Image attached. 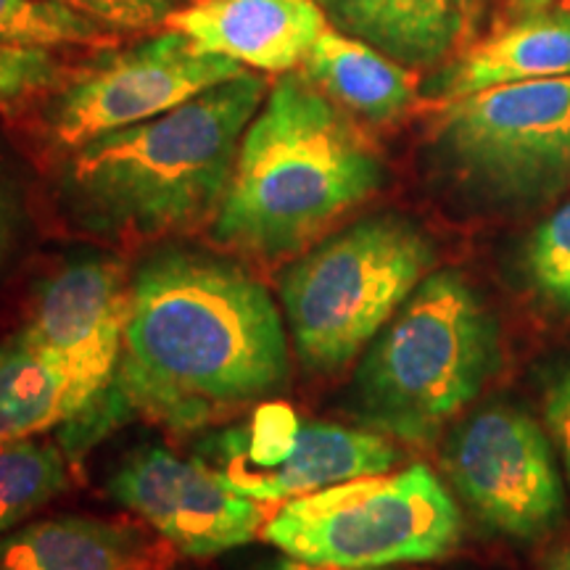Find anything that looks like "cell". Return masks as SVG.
Segmentation results:
<instances>
[{
    "label": "cell",
    "instance_id": "cell-12",
    "mask_svg": "<svg viewBox=\"0 0 570 570\" xmlns=\"http://www.w3.org/2000/svg\"><path fill=\"white\" fill-rule=\"evenodd\" d=\"M109 494L188 558L244 547L265 525L262 502L227 487L202 460H183L167 446H140L125 458L109 479Z\"/></svg>",
    "mask_w": 570,
    "mask_h": 570
},
{
    "label": "cell",
    "instance_id": "cell-14",
    "mask_svg": "<svg viewBox=\"0 0 570 570\" xmlns=\"http://www.w3.org/2000/svg\"><path fill=\"white\" fill-rule=\"evenodd\" d=\"M177 552L151 525L61 515L0 539V570H173Z\"/></svg>",
    "mask_w": 570,
    "mask_h": 570
},
{
    "label": "cell",
    "instance_id": "cell-5",
    "mask_svg": "<svg viewBox=\"0 0 570 570\" xmlns=\"http://www.w3.org/2000/svg\"><path fill=\"white\" fill-rule=\"evenodd\" d=\"M431 238L402 214L360 219L285 267L283 315L309 373L344 370L431 273Z\"/></svg>",
    "mask_w": 570,
    "mask_h": 570
},
{
    "label": "cell",
    "instance_id": "cell-1",
    "mask_svg": "<svg viewBox=\"0 0 570 570\" xmlns=\"http://www.w3.org/2000/svg\"><path fill=\"white\" fill-rule=\"evenodd\" d=\"M288 377V336L265 285L225 256L159 248L130 277L111 389L61 428V446L77 458L130 417L194 431L281 394Z\"/></svg>",
    "mask_w": 570,
    "mask_h": 570
},
{
    "label": "cell",
    "instance_id": "cell-21",
    "mask_svg": "<svg viewBox=\"0 0 570 570\" xmlns=\"http://www.w3.org/2000/svg\"><path fill=\"white\" fill-rule=\"evenodd\" d=\"M525 273L541 302L570 312V202L533 230L525 248Z\"/></svg>",
    "mask_w": 570,
    "mask_h": 570
},
{
    "label": "cell",
    "instance_id": "cell-18",
    "mask_svg": "<svg viewBox=\"0 0 570 570\" xmlns=\"http://www.w3.org/2000/svg\"><path fill=\"white\" fill-rule=\"evenodd\" d=\"M69 417L67 381L24 331L0 344V446L32 439Z\"/></svg>",
    "mask_w": 570,
    "mask_h": 570
},
{
    "label": "cell",
    "instance_id": "cell-27",
    "mask_svg": "<svg viewBox=\"0 0 570 570\" xmlns=\"http://www.w3.org/2000/svg\"><path fill=\"white\" fill-rule=\"evenodd\" d=\"M552 0H508V9L512 17H531V13H539V11H547V6H550Z\"/></svg>",
    "mask_w": 570,
    "mask_h": 570
},
{
    "label": "cell",
    "instance_id": "cell-3",
    "mask_svg": "<svg viewBox=\"0 0 570 570\" xmlns=\"http://www.w3.org/2000/svg\"><path fill=\"white\" fill-rule=\"evenodd\" d=\"M381 183V159L338 104L285 71L240 140L212 235L230 252L281 259Z\"/></svg>",
    "mask_w": 570,
    "mask_h": 570
},
{
    "label": "cell",
    "instance_id": "cell-13",
    "mask_svg": "<svg viewBox=\"0 0 570 570\" xmlns=\"http://www.w3.org/2000/svg\"><path fill=\"white\" fill-rule=\"evenodd\" d=\"M167 27L188 35L202 51L285 75L302 67L327 21L317 0H196L175 11Z\"/></svg>",
    "mask_w": 570,
    "mask_h": 570
},
{
    "label": "cell",
    "instance_id": "cell-16",
    "mask_svg": "<svg viewBox=\"0 0 570 570\" xmlns=\"http://www.w3.org/2000/svg\"><path fill=\"white\" fill-rule=\"evenodd\" d=\"M302 67L306 80L333 104L375 125L402 117L417 90V77L410 69L331 27L320 35Z\"/></svg>",
    "mask_w": 570,
    "mask_h": 570
},
{
    "label": "cell",
    "instance_id": "cell-7",
    "mask_svg": "<svg viewBox=\"0 0 570 570\" xmlns=\"http://www.w3.org/2000/svg\"><path fill=\"white\" fill-rule=\"evenodd\" d=\"M436 148L462 183L487 196L552 194L570 183V75L454 98Z\"/></svg>",
    "mask_w": 570,
    "mask_h": 570
},
{
    "label": "cell",
    "instance_id": "cell-4",
    "mask_svg": "<svg viewBox=\"0 0 570 570\" xmlns=\"http://www.w3.org/2000/svg\"><path fill=\"white\" fill-rule=\"evenodd\" d=\"M499 367L497 320L458 269L428 273L362 354L348 412L367 431L431 444Z\"/></svg>",
    "mask_w": 570,
    "mask_h": 570
},
{
    "label": "cell",
    "instance_id": "cell-22",
    "mask_svg": "<svg viewBox=\"0 0 570 570\" xmlns=\"http://www.w3.org/2000/svg\"><path fill=\"white\" fill-rule=\"evenodd\" d=\"M59 82L61 67L51 48L0 38V106H17Z\"/></svg>",
    "mask_w": 570,
    "mask_h": 570
},
{
    "label": "cell",
    "instance_id": "cell-24",
    "mask_svg": "<svg viewBox=\"0 0 570 570\" xmlns=\"http://www.w3.org/2000/svg\"><path fill=\"white\" fill-rule=\"evenodd\" d=\"M541 407H544L547 431L560 452L570 481V354L554 362L541 386Z\"/></svg>",
    "mask_w": 570,
    "mask_h": 570
},
{
    "label": "cell",
    "instance_id": "cell-23",
    "mask_svg": "<svg viewBox=\"0 0 570 570\" xmlns=\"http://www.w3.org/2000/svg\"><path fill=\"white\" fill-rule=\"evenodd\" d=\"M98 24L119 32H146L167 24L175 13L173 0H51Z\"/></svg>",
    "mask_w": 570,
    "mask_h": 570
},
{
    "label": "cell",
    "instance_id": "cell-17",
    "mask_svg": "<svg viewBox=\"0 0 570 570\" xmlns=\"http://www.w3.org/2000/svg\"><path fill=\"white\" fill-rule=\"evenodd\" d=\"M341 19L404 63L436 61L462 30L458 0H336Z\"/></svg>",
    "mask_w": 570,
    "mask_h": 570
},
{
    "label": "cell",
    "instance_id": "cell-11",
    "mask_svg": "<svg viewBox=\"0 0 570 570\" xmlns=\"http://www.w3.org/2000/svg\"><path fill=\"white\" fill-rule=\"evenodd\" d=\"M130 312V277L111 256L69 262L40 285L24 333L67 381L69 417L77 425L101 404L117 375Z\"/></svg>",
    "mask_w": 570,
    "mask_h": 570
},
{
    "label": "cell",
    "instance_id": "cell-28",
    "mask_svg": "<svg viewBox=\"0 0 570 570\" xmlns=\"http://www.w3.org/2000/svg\"><path fill=\"white\" fill-rule=\"evenodd\" d=\"M481 6H483V0H458L460 21L465 30H470V27L475 24V19H479V13H481Z\"/></svg>",
    "mask_w": 570,
    "mask_h": 570
},
{
    "label": "cell",
    "instance_id": "cell-19",
    "mask_svg": "<svg viewBox=\"0 0 570 570\" xmlns=\"http://www.w3.org/2000/svg\"><path fill=\"white\" fill-rule=\"evenodd\" d=\"M67 483L63 446L35 439L0 446V539L59 497Z\"/></svg>",
    "mask_w": 570,
    "mask_h": 570
},
{
    "label": "cell",
    "instance_id": "cell-2",
    "mask_svg": "<svg viewBox=\"0 0 570 570\" xmlns=\"http://www.w3.org/2000/svg\"><path fill=\"white\" fill-rule=\"evenodd\" d=\"M267 98L254 71L71 151L61 196L75 223L114 238L188 233L217 217L240 140Z\"/></svg>",
    "mask_w": 570,
    "mask_h": 570
},
{
    "label": "cell",
    "instance_id": "cell-9",
    "mask_svg": "<svg viewBox=\"0 0 570 570\" xmlns=\"http://www.w3.org/2000/svg\"><path fill=\"white\" fill-rule=\"evenodd\" d=\"M244 71V63L202 51L169 27L125 51L98 56L63 85L48 109V132L56 146L77 151L101 135L161 117Z\"/></svg>",
    "mask_w": 570,
    "mask_h": 570
},
{
    "label": "cell",
    "instance_id": "cell-26",
    "mask_svg": "<svg viewBox=\"0 0 570 570\" xmlns=\"http://www.w3.org/2000/svg\"><path fill=\"white\" fill-rule=\"evenodd\" d=\"M9 246H11V212H9V204H6L3 194H0V262H3Z\"/></svg>",
    "mask_w": 570,
    "mask_h": 570
},
{
    "label": "cell",
    "instance_id": "cell-25",
    "mask_svg": "<svg viewBox=\"0 0 570 570\" xmlns=\"http://www.w3.org/2000/svg\"><path fill=\"white\" fill-rule=\"evenodd\" d=\"M254 570H352V568H333V566H315V562H304L291 558V554H283V558L267 560L265 566L254 568Z\"/></svg>",
    "mask_w": 570,
    "mask_h": 570
},
{
    "label": "cell",
    "instance_id": "cell-10",
    "mask_svg": "<svg viewBox=\"0 0 570 570\" xmlns=\"http://www.w3.org/2000/svg\"><path fill=\"white\" fill-rule=\"evenodd\" d=\"M441 460L462 502L502 537L541 539L566 515L552 441L515 404H489L462 420Z\"/></svg>",
    "mask_w": 570,
    "mask_h": 570
},
{
    "label": "cell",
    "instance_id": "cell-20",
    "mask_svg": "<svg viewBox=\"0 0 570 570\" xmlns=\"http://www.w3.org/2000/svg\"><path fill=\"white\" fill-rule=\"evenodd\" d=\"M109 27L51 0H0V38L30 46H92L111 38Z\"/></svg>",
    "mask_w": 570,
    "mask_h": 570
},
{
    "label": "cell",
    "instance_id": "cell-8",
    "mask_svg": "<svg viewBox=\"0 0 570 570\" xmlns=\"http://www.w3.org/2000/svg\"><path fill=\"white\" fill-rule=\"evenodd\" d=\"M196 460L254 502H285L389 473L399 452L383 433L317 420L304 423L285 404H265L206 439Z\"/></svg>",
    "mask_w": 570,
    "mask_h": 570
},
{
    "label": "cell",
    "instance_id": "cell-6",
    "mask_svg": "<svg viewBox=\"0 0 570 570\" xmlns=\"http://www.w3.org/2000/svg\"><path fill=\"white\" fill-rule=\"evenodd\" d=\"M460 533L458 502L420 462L288 499L265 523V539L283 554L352 570L441 560Z\"/></svg>",
    "mask_w": 570,
    "mask_h": 570
},
{
    "label": "cell",
    "instance_id": "cell-15",
    "mask_svg": "<svg viewBox=\"0 0 570 570\" xmlns=\"http://www.w3.org/2000/svg\"><path fill=\"white\" fill-rule=\"evenodd\" d=\"M570 75V17L531 13L473 46L446 71L439 92L449 101L497 85Z\"/></svg>",
    "mask_w": 570,
    "mask_h": 570
},
{
    "label": "cell",
    "instance_id": "cell-29",
    "mask_svg": "<svg viewBox=\"0 0 570 570\" xmlns=\"http://www.w3.org/2000/svg\"><path fill=\"white\" fill-rule=\"evenodd\" d=\"M547 570H570V541L547 558Z\"/></svg>",
    "mask_w": 570,
    "mask_h": 570
}]
</instances>
